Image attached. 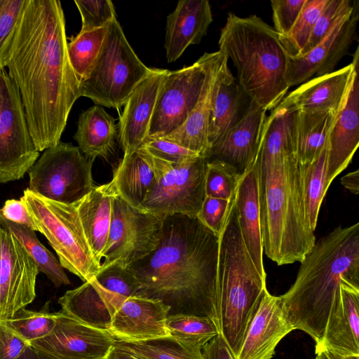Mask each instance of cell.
Returning a JSON list of instances; mask_svg holds the SVG:
<instances>
[{"mask_svg":"<svg viewBox=\"0 0 359 359\" xmlns=\"http://www.w3.org/2000/svg\"><path fill=\"white\" fill-rule=\"evenodd\" d=\"M299 167L306 218L315 231L321 203L330 186L327 180V144L314 160L299 163Z\"/></svg>","mask_w":359,"mask_h":359,"instance_id":"e575fe53","label":"cell"},{"mask_svg":"<svg viewBox=\"0 0 359 359\" xmlns=\"http://www.w3.org/2000/svg\"><path fill=\"white\" fill-rule=\"evenodd\" d=\"M341 184L351 194L358 195L359 193V170L357 169L344 175Z\"/></svg>","mask_w":359,"mask_h":359,"instance_id":"816d5d0a","label":"cell"},{"mask_svg":"<svg viewBox=\"0 0 359 359\" xmlns=\"http://www.w3.org/2000/svg\"><path fill=\"white\" fill-rule=\"evenodd\" d=\"M353 68L352 62L340 69L310 79L286 95L280 104L302 111H337L346 98Z\"/></svg>","mask_w":359,"mask_h":359,"instance_id":"d4e9b609","label":"cell"},{"mask_svg":"<svg viewBox=\"0 0 359 359\" xmlns=\"http://www.w3.org/2000/svg\"><path fill=\"white\" fill-rule=\"evenodd\" d=\"M60 1L26 0L6 67L18 89L27 126L40 152L57 144L79 97L69 61Z\"/></svg>","mask_w":359,"mask_h":359,"instance_id":"6da1fadb","label":"cell"},{"mask_svg":"<svg viewBox=\"0 0 359 359\" xmlns=\"http://www.w3.org/2000/svg\"><path fill=\"white\" fill-rule=\"evenodd\" d=\"M39 271L25 248L8 229L0 227V319L11 318L36 297Z\"/></svg>","mask_w":359,"mask_h":359,"instance_id":"9a60e30c","label":"cell"},{"mask_svg":"<svg viewBox=\"0 0 359 359\" xmlns=\"http://www.w3.org/2000/svg\"><path fill=\"white\" fill-rule=\"evenodd\" d=\"M47 336L29 346L53 359H106L116 339L107 330L83 323L61 311Z\"/></svg>","mask_w":359,"mask_h":359,"instance_id":"2e32d148","label":"cell"},{"mask_svg":"<svg viewBox=\"0 0 359 359\" xmlns=\"http://www.w3.org/2000/svg\"><path fill=\"white\" fill-rule=\"evenodd\" d=\"M140 148L154 158L172 163L185 162L200 156L175 142L161 138L147 140Z\"/></svg>","mask_w":359,"mask_h":359,"instance_id":"bcb514c9","label":"cell"},{"mask_svg":"<svg viewBox=\"0 0 359 359\" xmlns=\"http://www.w3.org/2000/svg\"><path fill=\"white\" fill-rule=\"evenodd\" d=\"M293 330L280 297L266 290L249 323L237 359H271L278 344Z\"/></svg>","mask_w":359,"mask_h":359,"instance_id":"d6986e66","label":"cell"},{"mask_svg":"<svg viewBox=\"0 0 359 359\" xmlns=\"http://www.w3.org/2000/svg\"><path fill=\"white\" fill-rule=\"evenodd\" d=\"M106 359H145L114 343Z\"/></svg>","mask_w":359,"mask_h":359,"instance_id":"f5cc1de1","label":"cell"},{"mask_svg":"<svg viewBox=\"0 0 359 359\" xmlns=\"http://www.w3.org/2000/svg\"><path fill=\"white\" fill-rule=\"evenodd\" d=\"M337 111H297L295 154L300 164L311 162L325 147Z\"/></svg>","mask_w":359,"mask_h":359,"instance_id":"d6a6232c","label":"cell"},{"mask_svg":"<svg viewBox=\"0 0 359 359\" xmlns=\"http://www.w3.org/2000/svg\"><path fill=\"white\" fill-rule=\"evenodd\" d=\"M29 346L0 319V359H18Z\"/></svg>","mask_w":359,"mask_h":359,"instance_id":"c3c4849f","label":"cell"},{"mask_svg":"<svg viewBox=\"0 0 359 359\" xmlns=\"http://www.w3.org/2000/svg\"><path fill=\"white\" fill-rule=\"evenodd\" d=\"M128 43L117 19L109 25L100 53L79 83V97L96 105L118 109L151 72Z\"/></svg>","mask_w":359,"mask_h":359,"instance_id":"52a82bcc","label":"cell"},{"mask_svg":"<svg viewBox=\"0 0 359 359\" xmlns=\"http://www.w3.org/2000/svg\"><path fill=\"white\" fill-rule=\"evenodd\" d=\"M358 19L357 1L353 11L316 46L300 56L289 57L286 74L289 88L300 85L313 76L332 72L354 40Z\"/></svg>","mask_w":359,"mask_h":359,"instance_id":"e0dca14e","label":"cell"},{"mask_svg":"<svg viewBox=\"0 0 359 359\" xmlns=\"http://www.w3.org/2000/svg\"><path fill=\"white\" fill-rule=\"evenodd\" d=\"M228 60L222 53L212 90L208 123L210 148L242 118L249 104H245L248 96L232 75Z\"/></svg>","mask_w":359,"mask_h":359,"instance_id":"cb8c5ba5","label":"cell"},{"mask_svg":"<svg viewBox=\"0 0 359 359\" xmlns=\"http://www.w3.org/2000/svg\"><path fill=\"white\" fill-rule=\"evenodd\" d=\"M233 198L231 200H225L205 196L196 217L205 226L217 236L222 231Z\"/></svg>","mask_w":359,"mask_h":359,"instance_id":"f6af8a7d","label":"cell"},{"mask_svg":"<svg viewBox=\"0 0 359 359\" xmlns=\"http://www.w3.org/2000/svg\"><path fill=\"white\" fill-rule=\"evenodd\" d=\"M328 0H306L290 32L280 36V41L290 57L301 55L313 32L316 21Z\"/></svg>","mask_w":359,"mask_h":359,"instance_id":"ab89813d","label":"cell"},{"mask_svg":"<svg viewBox=\"0 0 359 359\" xmlns=\"http://www.w3.org/2000/svg\"><path fill=\"white\" fill-rule=\"evenodd\" d=\"M39 156L31 136L20 92L0 70V182L24 177Z\"/></svg>","mask_w":359,"mask_h":359,"instance_id":"5bb4252c","label":"cell"},{"mask_svg":"<svg viewBox=\"0 0 359 359\" xmlns=\"http://www.w3.org/2000/svg\"><path fill=\"white\" fill-rule=\"evenodd\" d=\"M78 147L60 142L44 150L29 170V189L47 199L74 204L95 187L92 168Z\"/></svg>","mask_w":359,"mask_h":359,"instance_id":"30bf717a","label":"cell"},{"mask_svg":"<svg viewBox=\"0 0 359 359\" xmlns=\"http://www.w3.org/2000/svg\"><path fill=\"white\" fill-rule=\"evenodd\" d=\"M164 217L134 207L116 195L100 268H128L151 254L161 239Z\"/></svg>","mask_w":359,"mask_h":359,"instance_id":"7c38bea8","label":"cell"},{"mask_svg":"<svg viewBox=\"0 0 359 359\" xmlns=\"http://www.w3.org/2000/svg\"><path fill=\"white\" fill-rule=\"evenodd\" d=\"M131 297H141L140 284L128 268H100L91 280L67 290L58 299L61 311L91 327L107 330L116 311Z\"/></svg>","mask_w":359,"mask_h":359,"instance_id":"9c48e42d","label":"cell"},{"mask_svg":"<svg viewBox=\"0 0 359 359\" xmlns=\"http://www.w3.org/2000/svg\"><path fill=\"white\" fill-rule=\"evenodd\" d=\"M0 212L4 218L9 221L38 231V228L22 198L19 200H7L0 209Z\"/></svg>","mask_w":359,"mask_h":359,"instance_id":"681fc988","label":"cell"},{"mask_svg":"<svg viewBox=\"0 0 359 359\" xmlns=\"http://www.w3.org/2000/svg\"><path fill=\"white\" fill-rule=\"evenodd\" d=\"M219 54L211 67L201 97L185 121L175 130L161 137L175 142L200 156L208 158V123L210 114L212 94L217 72L222 57Z\"/></svg>","mask_w":359,"mask_h":359,"instance_id":"f1b7e54d","label":"cell"},{"mask_svg":"<svg viewBox=\"0 0 359 359\" xmlns=\"http://www.w3.org/2000/svg\"><path fill=\"white\" fill-rule=\"evenodd\" d=\"M218 44L236 67L237 81L250 99L266 111L276 108L290 88V56L273 27L256 15L240 17L229 12Z\"/></svg>","mask_w":359,"mask_h":359,"instance_id":"5b68a950","label":"cell"},{"mask_svg":"<svg viewBox=\"0 0 359 359\" xmlns=\"http://www.w3.org/2000/svg\"><path fill=\"white\" fill-rule=\"evenodd\" d=\"M233 199L219 236L216 313L219 332L237 357L266 287L243 241Z\"/></svg>","mask_w":359,"mask_h":359,"instance_id":"8992f818","label":"cell"},{"mask_svg":"<svg viewBox=\"0 0 359 359\" xmlns=\"http://www.w3.org/2000/svg\"><path fill=\"white\" fill-rule=\"evenodd\" d=\"M14 333L29 345L50 334L56 323L55 312L50 311L49 302L39 311L22 308L11 318L4 320Z\"/></svg>","mask_w":359,"mask_h":359,"instance_id":"74e56055","label":"cell"},{"mask_svg":"<svg viewBox=\"0 0 359 359\" xmlns=\"http://www.w3.org/2000/svg\"><path fill=\"white\" fill-rule=\"evenodd\" d=\"M315 359H359V355H342L321 346H316Z\"/></svg>","mask_w":359,"mask_h":359,"instance_id":"db71d44e","label":"cell"},{"mask_svg":"<svg viewBox=\"0 0 359 359\" xmlns=\"http://www.w3.org/2000/svg\"><path fill=\"white\" fill-rule=\"evenodd\" d=\"M212 20L208 1H178L166 18L164 48L168 62L177 60L190 45L199 43Z\"/></svg>","mask_w":359,"mask_h":359,"instance_id":"603a6c76","label":"cell"},{"mask_svg":"<svg viewBox=\"0 0 359 359\" xmlns=\"http://www.w3.org/2000/svg\"><path fill=\"white\" fill-rule=\"evenodd\" d=\"M168 72L151 68L149 74L127 99L118 125V141L124 154L140 149L147 139L158 96Z\"/></svg>","mask_w":359,"mask_h":359,"instance_id":"ffe728a7","label":"cell"},{"mask_svg":"<svg viewBox=\"0 0 359 359\" xmlns=\"http://www.w3.org/2000/svg\"><path fill=\"white\" fill-rule=\"evenodd\" d=\"M74 3L81 18V32L107 27L116 19L110 0H76Z\"/></svg>","mask_w":359,"mask_h":359,"instance_id":"ee69618b","label":"cell"},{"mask_svg":"<svg viewBox=\"0 0 359 359\" xmlns=\"http://www.w3.org/2000/svg\"><path fill=\"white\" fill-rule=\"evenodd\" d=\"M0 227H1V225H0Z\"/></svg>","mask_w":359,"mask_h":359,"instance_id":"9f6ffc18","label":"cell"},{"mask_svg":"<svg viewBox=\"0 0 359 359\" xmlns=\"http://www.w3.org/2000/svg\"><path fill=\"white\" fill-rule=\"evenodd\" d=\"M358 56L357 49L350 86L328 137L327 180L330 185L348 165L359 144Z\"/></svg>","mask_w":359,"mask_h":359,"instance_id":"ac0fdd59","label":"cell"},{"mask_svg":"<svg viewBox=\"0 0 359 359\" xmlns=\"http://www.w3.org/2000/svg\"><path fill=\"white\" fill-rule=\"evenodd\" d=\"M118 195L114 182L95 187L74 203L89 246L101 264L111 225L112 202Z\"/></svg>","mask_w":359,"mask_h":359,"instance_id":"83f0119b","label":"cell"},{"mask_svg":"<svg viewBox=\"0 0 359 359\" xmlns=\"http://www.w3.org/2000/svg\"><path fill=\"white\" fill-rule=\"evenodd\" d=\"M266 111L250 100L242 118L210 150L208 160L226 163L242 175L256 160Z\"/></svg>","mask_w":359,"mask_h":359,"instance_id":"7402d4cb","label":"cell"},{"mask_svg":"<svg viewBox=\"0 0 359 359\" xmlns=\"http://www.w3.org/2000/svg\"><path fill=\"white\" fill-rule=\"evenodd\" d=\"M109 25L92 31L79 32L67 42L69 61L79 83L86 79L97 60Z\"/></svg>","mask_w":359,"mask_h":359,"instance_id":"8d00e7d4","label":"cell"},{"mask_svg":"<svg viewBox=\"0 0 359 359\" xmlns=\"http://www.w3.org/2000/svg\"><path fill=\"white\" fill-rule=\"evenodd\" d=\"M156 179L151 156L140 148L127 154L113 171L112 181L118 195L139 208Z\"/></svg>","mask_w":359,"mask_h":359,"instance_id":"f546056e","label":"cell"},{"mask_svg":"<svg viewBox=\"0 0 359 359\" xmlns=\"http://www.w3.org/2000/svg\"><path fill=\"white\" fill-rule=\"evenodd\" d=\"M151 156L156 179L139 208L161 217H197L205 197L208 158L199 156L172 163Z\"/></svg>","mask_w":359,"mask_h":359,"instance_id":"8fae6325","label":"cell"},{"mask_svg":"<svg viewBox=\"0 0 359 359\" xmlns=\"http://www.w3.org/2000/svg\"><path fill=\"white\" fill-rule=\"evenodd\" d=\"M201 354L203 359H237L220 332L202 347Z\"/></svg>","mask_w":359,"mask_h":359,"instance_id":"f907efd6","label":"cell"},{"mask_svg":"<svg viewBox=\"0 0 359 359\" xmlns=\"http://www.w3.org/2000/svg\"><path fill=\"white\" fill-rule=\"evenodd\" d=\"M300 263L294 283L280 297L290 325L318 344L341 283L359 289V223L338 226L316 241Z\"/></svg>","mask_w":359,"mask_h":359,"instance_id":"3957f363","label":"cell"},{"mask_svg":"<svg viewBox=\"0 0 359 359\" xmlns=\"http://www.w3.org/2000/svg\"><path fill=\"white\" fill-rule=\"evenodd\" d=\"M117 135L114 118L102 107L95 105L80 114L74 138L81 153L94 161L113 152Z\"/></svg>","mask_w":359,"mask_h":359,"instance_id":"4dcf8cb0","label":"cell"},{"mask_svg":"<svg viewBox=\"0 0 359 359\" xmlns=\"http://www.w3.org/2000/svg\"><path fill=\"white\" fill-rule=\"evenodd\" d=\"M21 198L38 231L47 238L62 266L83 283L93 278L101 264L89 246L75 204L47 199L28 188Z\"/></svg>","mask_w":359,"mask_h":359,"instance_id":"ba28073f","label":"cell"},{"mask_svg":"<svg viewBox=\"0 0 359 359\" xmlns=\"http://www.w3.org/2000/svg\"><path fill=\"white\" fill-rule=\"evenodd\" d=\"M233 202L247 250L259 273L266 277L263 262L258 178L255 163L241 175Z\"/></svg>","mask_w":359,"mask_h":359,"instance_id":"4316f807","label":"cell"},{"mask_svg":"<svg viewBox=\"0 0 359 359\" xmlns=\"http://www.w3.org/2000/svg\"><path fill=\"white\" fill-rule=\"evenodd\" d=\"M219 54V50L205 53L191 65L167 72L145 140L164 137L185 121L196 105Z\"/></svg>","mask_w":359,"mask_h":359,"instance_id":"4fadbf2b","label":"cell"},{"mask_svg":"<svg viewBox=\"0 0 359 359\" xmlns=\"http://www.w3.org/2000/svg\"><path fill=\"white\" fill-rule=\"evenodd\" d=\"M145 359H203L201 350L187 347L171 337L140 341H115Z\"/></svg>","mask_w":359,"mask_h":359,"instance_id":"f35d334b","label":"cell"},{"mask_svg":"<svg viewBox=\"0 0 359 359\" xmlns=\"http://www.w3.org/2000/svg\"><path fill=\"white\" fill-rule=\"evenodd\" d=\"M26 0H0V70L8 62L10 48Z\"/></svg>","mask_w":359,"mask_h":359,"instance_id":"7bdbcfd3","label":"cell"},{"mask_svg":"<svg viewBox=\"0 0 359 359\" xmlns=\"http://www.w3.org/2000/svg\"><path fill=\"white\" fill-rule=\"evenodd\" d=\"M297 114V110L281 104L271 110L264 122L257 161H269L284 154H295Z\"/></svg>","mask_w":359,"mask_h":359,"instance_id":"1f68e13d","label":"cell"},{"mask_svg":"<svg viewBox=\"0 0 359 359\" xmlns=\"http://www.w3.org/2000/svg\"><path fill=\"white\" fill-rule=\"evenodd\" d=\"M218 250L219 236L196 217L168 215L157 248L128 268L140 284L141 297L163 302L169 314L205 316L217 326Z\"/></svg>","mask_w":359,"mask_h":359,"instance_id":"7a4b0ae2","label":"cell"},{"mask_svg":"<svg viewBox=\"0 0 359 359\" xmlns=\"http://www.w3.org/2000/svg\"><path fill=\"white\" fill-rule=\"evenodd\" d=\"M166 327L170 337L195 350H201L219 332L211 318L193 314H169L166 319Z\"/></svg>","mask_w":359,"mask_h":359,"instance_id":"d590c367","label":"cell"},{"mask_svg":"<svg viewBox=\"0 0 359 359\" xmlns=\"http://www.w3.org/2000/svg\"><path fill=\"white\" fill-rule=\"evenodd\" d=\"M0 225L13 234L34 260L39 271L44 273L56 287L71 283L59 260L40 243L34 231L6 219L1 212Z\"/></svg>","mask_w":359,"mask_h":359,"instance_id":"836d02e7","label":"cell"},{"mask_svg":"<svg viewBox=\"0 0 359 359\" xmlns=\"http://www.w3.org/2000/svg\"><path fill=\"white\" fill-rule=\"evenodd\" d=\"M255 163L263 251L279 266L301 262L316 237L306 218L296 155L284 154Z\"/></svg>","mask_w":359,"mask_h":359,"instance_id":"277c9868","label":"cell"},{"mask_svg":"<svg viewBox=\"0 0 359 359\" xmlns=\"http://www.w3.org/2000/svg\"><path fill=\"white\" fill-rule=\"evenodd\" d=\"M18 359H53L29 346Z\"/></svg>","mask_w":359,"mask_h":359,"instance_id":"11a10c76","label":"cell"},{"mask_svg":"<svg viewBox=\"0 0 359 359\" xmlns=\"http://www.w3.org/2000/svg\"><path fill=\"white\" fill-rule=\"evenodd\" d=\"M356 2L357 1L351 0H328L316 21L307 44L300 55L308 53L321 42L334 26L353 11Z\"/></svg>","mask_w":359,"mask_h":359,"instance_id":"b9f144b4","label":"cell"},{"mask_svg":"<svg viewBox=\"0 0 359 359\" xmlns=\"http://www.w3.org/2000/svg\"><path fill=\"white\" fill-rule=\"evenodd\" d=\"M342 355H359V289L340 285L339 297L330 312L322 340L316 344Z\"/></svg>","mask_w":359,"mask_h":359,"instance_id":"484cf974","label":"cell"},{"mask_svg":"<svg viewBox=\"0 0 359 359\" xmlns=\"http://www.w3.org/2000/svg\"><path fill=\"white\" fill-rule=\"evenodd\" d=\"M170 307L143 297L126 299L116 311L108 331L116 339L140 341L168 337L166 319Z\"/></svg>","mask_w":359,"mask_h":359,"instance_id":"44dd1931","label":"cell"},{"mask_svg":"<svg viewBox=\"0 0 359 359\" xmlns=\"http://www.w3.org/2000/svg\"><path fill=\"white\" fill-rule=\"evenodd\" d=\"M306 0H271L273 29L280 36L287 35L296 22Z\"/></svg>","mask_w":359,"mask_h":359,"instance_id":"7dc6e473","label":"cell"},{"mask_svg":"<svg viewBox=\"0 0 359 359\" xmlns=\"http://www.w3.org/2000/svg\"><path fill=\"white\" fill-rule=\"evenodd\" d=\"M241 175L231 165L218 160H208L205 177V196L231 200Z\"/></svg>","mask_w":359,"mask_h":359,"instance_id":"60d3db41","label":"cell"}]
</instances>
